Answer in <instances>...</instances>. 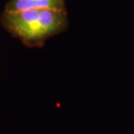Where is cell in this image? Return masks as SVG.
Listing matches in <instances>:
<instances>
[{
	"label": "cell",
	"instance_id": "7a4b0ae2",
	"mask_svg": "<svg viewBox=\"0 0 134 134\" xmlns=\"http://www.w3.org/2000/svg\"><path fill=\"white\" fill-rule=\"evenodd\" d=\"M31 9L65 10V0H10L4 12H17Z\"/></svg>",
	"mask_w": 134,
	"mask_h": 134
},
{
	"label": "cell",
	"instance_id": "6da1fadb",
	"mask_svg": "<svg viewBox=\"0 0 134 134\" xmlns=\"http://www.w3.org/2000/svg\"><path fill=\"white\" fill-rule=\"evenodd\" d=\"M5 28L26 44H39L67 27L65 10L31 9L17 12H4Z\"/></svg>",
	"mask_w": 134,
	"mask_h": 134
}]
</instances>
